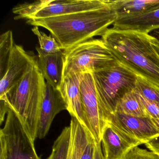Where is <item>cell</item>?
Segmentation results:
<instances>
[{
    "mask_svg": "<svg viewBox=\"0 0 159 159\" xmlns=\"http://www.w3.org/2000/svg\"><path fill=\"white\" fill-rule=\"evenodd\" d=\"M80 88L88 132L95 142L101 143L102 135L108 121L98 99L92 72L84 73Z\"/></svg>",
    "mask_w": 159,
    "mask_h": 159,
    "instance_id": "ba28073f",
    "label": "cell"
},
{
    "mask_svg": "<svg viewBox=\"0 0 159 159\" xmlns=\"http://www.w3.org/2000/svg\"><path fill=\"white\" fill-rule=\"evenodd\" d=\"M152 44L154 48H155V50L158 52L159 54V41H158L157 39L155 38H153L152 39Z\"/></svg>",
    "mask_w": 159,
    "mask_h": 159,
    "instance_id": "83f0119b",
    "label": "cell"
},
{
    "mask_svg": "<svg viewBox=\"0 0 159 159\" xmlns=\"http://www.w3.org/2000/svg\"><path fill=\"white\" fill-rule=\"evenodd\" d=\"M93 159H105L104 153L102 152L101 143H94Z\"/></svg>",
    "mask_w": 159,
    "mask_h": 159,
    "instance_id": "4316f807",
    "label": "cell"
},
{
    "mask_svg": "<svg viewBox=\"0 0 159 159\" xmlns=\"http://www.w3.org/2000/svg\"><path fill=\"white\" fill-rule=\"evenodd\" d=\"M83 74L72 73L64 77L59 90L66 101L67 110L88 131L83 110L80 88Z\"/></svg>",
    "mask_w": 159,
    "mask_h": 159,
    "instance_id": "4fadbf2b",
    "label": "cell"
},
{
    "mask_svg": "<svg viewBox=\"0 0 159 159\" xmlns=\"http://www.w3.org/2000/svg\"><path fill=\"white\" fill-rule=\"evenodd\" d=\"M137 94L148 116L152 119H159V103L149 101Z\"/></svg>",
    "mask_w": 159,
    "mask_h": 159,
    "instance_id": "cb8c5ba5",
    "label": "cell"
},
{
    "mask_svg": "<svg viewBox=\"0 0 159 159\" xmlns=\"http://www.w3.org/2000/svg\"><path fill=\"white\" fill-rule=\"evenodd\" d=\"M115 112L137 117H150L134 89L120 99Z\"/></svg>",
    "mask_w": 159,
    "mask_h": 159,
    "instance_id": "e0dca14e",
    "label": "cell"
},
{
    "mask_svg": "<svg viewBox=\"0 0 159 159\" xmlns=\"http://www.w3.org/2000/svg\"><path fill=\"white\" fill-rule=\"evenodd\" d=\"M101 142L105 159H122L131 149L142 145L125 137L109 123L103 132Z\"/></svg>",
    "mask_w": 159,
    "mask_h": 159,
    "instance_id": "9a60e30c",
    "label": "cell"
},
{
    "mask_svg": "<svg viewBox=\"0 0 159 159\" xmlns=\"http://www.w3.org/2000/svg\"><path fill=\"white\" fill-rule=\"evenodd\" d=\"M157 38H158V40H159V31H158V37H157Z\"/></svg>",
    "mask_w": 159,
    "mask_h": 159,
    "instance_id": "f546056e",
    "label": "cell"
},
{
    "mask_svg": "<svg viewBox=\"0 0 159 159\" xmlns=\"http://www.w3.org/2000/svg\"><path fill=\"white\" fill-rule=\"evenodd\" d=\"M92 73L98 99L108 119L115 113L120 99L134 89L138 77L117 60L112 66Z\"/></svg>",
    "mask_w": 159,
    "mask_h": 159,
    "instance_id": "277c9868",
    "label": "cell"
},
{
    "mask_svg": "<svg viewBox=\"0 0 159 159\" xmlns=\"http://www.w3.org/2000/svg\"><path fill=\"white\" fill-rule=\"evenodd\" d=\"M108 123L130 140L144 144L159 135V127L153 119L115 112L108 117Z\"/></svg>",
    "mask_w": 159,
    "mask_h": 159,
    "instance_id": "9c48e42d",
    "label": "cell"
},
{
    "mask_svg": "<svg viewBox=\"0 0 159 159\" xmlns=\"http://www.w3.org/2000/svg\"><path fill=\"white\" fill-rule=\"evenodd\" d=\"M37 63V58L25 51L22 46L15 44L6 71L0 81V97L18 81Z\"/></svg>",
    "mask_w": 159,
    "mask_h": 159,
    "instance_id": "30bf717a",
    "label": "cell"
},
{
    "mask_svg": "<svg viewBox=\"0 0 159 159\" xmlns=\"http://www.w3.org/2000/svg\"><path fill=\"white\" fill-rule=\"evenodd\" d=\"M113 4L119 16L146 11L159 4V0H116Z\"/></svg>",
    "mask_w": 159,
    "mask_h": 159,
    "instance_id": "ac0fdd59",
    "label": "cell"
},
{
    "mask_svg": "<svg viewBox=\"0 0 159 159\" xmlns=\"http://www.w3.org/2000/svg\"><path fill=\"white\" fill-rule=\"evenodd\" d=\"M144 145L150 151L156 153L159 156V135L150 139Z\"/></svg>",
    "mask_w": 159,
    "mask_h": 159,
    "instance_id": "484cf974",
    "label": "cell"
},
{
    "mask_svg": "<svg viewBox=\"0 0 159 159\" xmlns=\"http://www.w3.org/2000/svg\"><path fill=\"white\" fill-rule=\"evenodd\" d=\"M67 110V105L59 89H55L46 83L45 93L40 109L38 120L37 138L46 136L55 116L63 110Z\"/></svg>",
    "mask_w": 159,
    "mask_h": 159,
    "instance_id": "7c38bea8",
    "label": "cell"
},
{
    "mask_svg": "<svg viewBox=\"0 0 159 159\" xmlns=\"http://www.w3.org/2000/svg\"><path fill=\"white\" fill-rule=\"evenodd\" d=\"M101 39L116 60L138 78L159 89V54L152 45L153 37L111 28Z\"/></svg>",
    "mask_w": 159,
    "mask_h": 159,
    "instance_id": "7a4b0ae2",
    "label": "cell"
},
{
    "mask_svg": "<svg viewBox=\"0 0 159 159\" xmlns=\"http://www.w3.org/2000/svg\"><path fill=\"white\" fill-rule=\"evenodd\" d=\"M117 17L113 1L94 10L43 19L27 20L33 26L50 31L64 51L93 39L102 37Z\"/></svg>",
    "mask_w": 159,
    "mask_h": 159,
    "instance_id": "6da1fadb",
    "label": "cell"
},
{
    "mask_svg": "<svg viewBox=\"0 0 159 159\" xmlns=\"http://www.w3.org/2000/svg\"><path fill=\"white\" fill-rule=\"evenodd\" d=\"M39 53L37 65L46 82L55 89H59L63 79L64 51L54 54H46L36 47Z\"/></svg>",
    "mask_w": 159,
    "mask_h": 159,
    "instance_id": "5bb4252c",
    "label": "cell"
},
{
    "mask_svg": "<svg viewBox=\"0 0 159 159\" xmlns=\"http://www.w3.org/2000/svg\"><path fill=\"white\" fill-rule=\"evenodd\" d=\"M109 0H40L18 4L13 9L15 19L28 20L61 16L94 10L107 4Z\"/></svg>",
    "mask_w": 159,
    "mask_h": 159,
    "instance_id": "8992f818",
    "label": "cell"
},
{
    "mask_svg": "<svg viewBox=\"0 0 159 159\" xmlns=\"http://www.w3.org/2000/svg\"><path fill=\"white\" fill-rule=\"evenodd\" d=\"M134 90L145 99L159 103V89L151 86L138 77Z\"/></svg>",
    "mask_w": 159,
    "mask_h": 159,
    "instance_id": "7402d4cb",
    "label": "cell"
},
{
    "mask_svg": "<svg viewBox=\"0 0 159 159\" xmlns=\"http://www.w3.org/2000/svg\"><path fill=\"white\" fill-rule=\"evenodd\" d=\"M0 159H41L34 141L16 114L9 108L0 131Z\"/></svg>",
    "mask_w": 159,
    "mask_h": 159,
    "instance_id": "52a82bcc",
    "label": "cell"
},
{
    "mask_svg": "<svg viewBox=\"0 0 159 159\" xmlns=\"http://www.w3.org/2000/svg\"><path fill=\"white\" fill-rule=\"evenodd\" d=\"M64 51L63 78L72 73L98 71L117 61L101 39H92Z\"/></svg>",
    "mask_w": 159,
    "mask_h": 159,
    "instance_id": "5b68a950",
    "label": "cell"
},
{
    "mask_svg": "<svg viewBox=\"0 0 159 159\" xmlns=\"http://www.w3.org/2000/svg\"><path fill=\"white\" fill-rule=\"evenodd\" d=\"M39 39V48L46 54H54L64 51L60 43L52 36H48L40 30L39 27L34 26L31 29Z\"/></svg>",
    "mask_w": 159,
    "mask_h": 159,
    "instance_id": "44dd1931",
    "label": "cell"
},
{
    "mask_svg": "<svg viewBox=\"0 0 159 159\" xmlns=\"http://www.w3.org/2000/svg\"><path fill=\"white\" fill-rule=\"evenodd\" d=\"M46 81L37 64L0 100L16 114L33 140L37 138L40 109Z\"/></svg>",
    "mask_w": 159,
    "mask_h": 159,
    "instance_id": "3957f363",
    "label": "cell"
},
{
    "mask_svg": "<svg viewBox=\"0 0 159 159\" xmlns=\"http://www.w3.org/2000/svg\"><path fill=\"white\" fill-rule=\"evenodd\" d=\"M70 139L68 159H80L88 143L93 139L87 129L74 118L70 121Z\"/></svg>",
    "mask_w": 159,
    "mask_h": 159,
    "instance_id": "2e32d148",
    "label": "cell"
},
{
    "mask_svg": "<svg viewBox=\"0 0 159 159\" xmlns=\"http://www.w3.org/2000/svg\"><path fill=\"white\" fill-rule=\"evenodd\" d=\"M153 120L159 127V119H153Z\"/></svg>",
    "mask_w": 159,
    "mask_h": 159,
    "instance_id": "f1b7e54d",
    "label": "cell"
},
{
    "mask_svg": "<svg viewBox=\"0 0 159 159\" xmlns=\"http://www.w3.org/2000/svg\"><path fill=\"white\" fill-rule=\"evenodd\" d=\"M12 31L9 30L0 37V77L2 78L14 46Z\"/></svg>",
    "mask_w": 159,
    "mask_h": 159,
    "instance_id": "d6986e66",
    "label": "cell"
},
{
    "mask_svg": "<svg viewBox=\"0 0 159 159\" xmlns=\"http://www.w3.org/2000/svg\"><path fill=\"white\" fill-rule=\"evenodd\" d=\"M112 29L149 34L159 28V4L140 12L117 16Z\"/></svg>",
    "mask_w": 159,
    "mask_h": 159,
    "instance_id": "8fae6325",
    "label": "cell"
},
{
    "mask_svg": "<svg viewBox=\"0 0 159 159\" xmlns=\"http://www.w3.org/2000/svg\"><path fill=\"white\" fill-rule=\"evenodd\" d=\"M70 139V126H67L55 141L52 153L47 159H68Z\"/></svg>",
    "mask_w": 159,
    "mask_h": 159,
    "instance_id": "ffe728a7",
    "label": "cell"
},
{
    "mask_svg": "<svg viewBox=\"0 0 159 159\" xmlns=\"http://www.w3.org/2000/svg\"><path fill=\"white\" fill-rule=\"evenodd\" d=\"M122 159H159V156L152 152L138 146L131 149Z\"/></svg>",
    "mask_w": 159,
    "mask_h": 159,
    "instance_id": "603a6c76",
    "label": "cell"
},
{
    "mask_svg": "<svg viewBox=\"0 0 159 159\" xmlns=\"http://www.w3.org/2000/svg\"><path fill=\"white\" fill-rule=\"evenodd\" d=\"M94 143L93 139L88 143L80 159H93Z\"/></svg>",
    "mask_w": 159,
    "mask_h": 159,
    "instance_id": "d4e9b609",
    "label": "cell"
}]
</instances>
